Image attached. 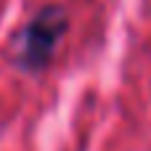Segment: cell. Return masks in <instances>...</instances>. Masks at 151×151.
Listing matches in <instances>:
<instances>
[{
  "mask_svg": "<svg viewBox=\"0 0 151 151\" xmlns=\"http://www.w3.org/2000/svg\"><path fill=\"white\" fill-rule=\"evenodd\" d=\"M69 29V13L64 5H42L16 35V64L27 72H40L50 64L61 37Z\"/></svg>",
  "mask_w": 151,
  "mask_h": 151,
  "instance_id": "6da1fadb",
  "label": "cell"
}]
</instances>
